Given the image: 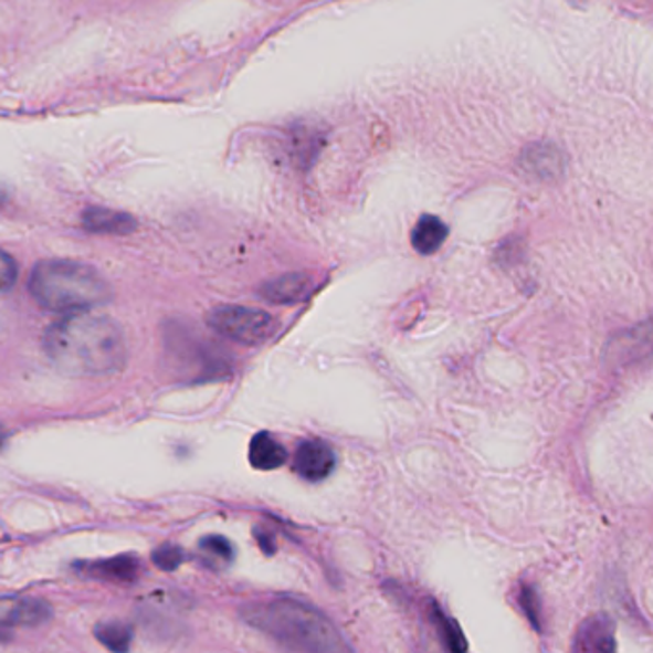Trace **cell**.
<instances>
[{"mask_svg":"<svg viewBox=\"0 0 653 653\" xmlns=\"http://www.w3.org/2000/svg\"><path fill=\"white\" fill-rule=\"evenodd\" d=\"M43 347L52 365L73 376H108L127 362L123 330L108 316H64L44 331Z\"/></svg>","mask_w":653,"mask_h":653,"instance_id":"6da1fadb","label":"cell"},{"mask_svg":"<svg viewBox=\"0 0 653 653\" xmlns=\"http://www.w3.org/2000/svg\"><path fill=\"white\" fill-rule=\"evenodd\" d=\"M200 548L206 552L209 560L229 564L234 558V548H232V545L224 537H217V535L206 537V539L201 540Z\"/></svg>","mask_w":653,"mask_h":653,"instance_id":"9a60e30c","label":"cell"},{"mask_svg":"<svg viewBox=\"0 0 653 653\" xmlns=\"http://www.w3.org/2000/svg\"><path fill=\"white\" fill-rule=\"evenodd\" d=\"M522 608L527 611V618L531 619L533 625H537V602H535V592L533 589H525L524 597H522Z\"/></svg>","mask_w":653,"mask_h":653,"instance_id":"ac0fdd59","label":"cell"},{"mask_svg":"<svg viewBox=\"0 0 653 653\" xmlns=\"http://www.w3.org/2000/svg\"><path fill=\"white\" fill-rule=\"evenodd\" d=\"M96 639L101 640L102 646L108 647L109 652L127 653L133 642V629L119 621H112L96 626Z\"/></svg>","mask_w":653,"mask_h":653,"instance_id":"4fadbf2b","label":"cell"},{"mask_svg":"<svg viewBox=\"0 0 653 653\" xmlns=\"http://www.w3.org/2000/svg\"><path fill=\"white\" fill-rule=\"evenodd\" d=\"M571 653H618L613 621L603 613L584 619L575 631Z\"/></svg>","mask_w":653,"mask_h":653,"instance_id":"5b68a950","label":"cell"},{"mask_svg":"<svg viewBox=\"0 0 653 653\" xmlns=\"http://www.w3.org/2000/svg\"><path fill=\"white\" fill-rule=\"evenodd\" d=\"M286 449L271 435V433H257L250 443V462L255 470H276L286 464Z\"/></svg>","mask_w":653,"mask_h":653,"instance_id":"30bf717a","label":"cell"},{"mask_svg":"<svg viewBox=\"0 0 653 653\" xmlns=\"http://www.w3.org/2000/svg\"><path fill=\"white\" fill-rule=\"evenodd\" d=\"M18 281V265L14 259L0 250V294H7Z\"/></svg>","mask_w":653,"mask_h":653,"instance_id":"e0dca14e","label":"cell"},{"mask_svg":"<svg viewBox=\"0 0 653 653\" xmlns=\"http://www.w3.org/2000/svg\"><path fill=\"white\" fill-rule=\"evenodd\" d=\"M433 618H435V623H438L439 629H441V634L445 636V644L449 653H467V644L466 640H464V634L460 632L459 625L454 623L453 619L445 618V615L441 613V610H435Z\"/></svg>","mask_w":653,"mask_h":653,"instance_id":"5bb4252c","label":"cell"},{"mask_svg":"<svg viewBox=\"0 0 653 653\" xmlns=\"http://www.w3.org/2000/svg\"><path fill=\"white\" fill-rule=\"evenodd\" d=\"M154 564L158 566L159 569H164V571H172V569L179 568L182 560H185V556L180 552V548L177 546H161L158 548L156 552H154Z\"/></svg>","mask_w":653,"mask_h":653,"instance_id":"2e32d148","label":"cell"},{"mask_svg":"<svg viewBox=\"0 0 653 653\" xmlns=\"http://www.w3.org/2000/svg\"><path fill=\"white\" fill-rule=\"evenodd\" d=\"M446 238H449V227L439 217L424 215L412 230L410 242L418 253L431 255L439 252V247L445 244Z\"/></svg>","mask_w":653,"mask_h":653,"instance_id":"9c48e42d","label":"cell"},{"mask_svg":"<svg viewBox=\"0 0 653 653\" xmlns=\"http://www.w3.org/2000/svg\"><path fill=\"white\" fill-rule=\"evenodd\" d=\"M310 281L305 274H286L261 287V295L273 303H294L309 294Z\"/></svg>","mask_w":653,"mask_h":653,"instance_id":"8fae6325","label":"cell"},{"mask_svg":"<svg viewBox=\"0 0 653 653\" xmlns=\"http://www.w3.org/2000/svg\"><path fill=\"white\" fill-rule=\"evenodd\" d=\"M0 441H2V439H0Z\"/></svg>","mask_w":653,"mask_h":653,"instance_id":"ffe728a7","label":"cell"},{"mask_svg":"<svg viewBox=\"0 0 653 653\" xmlns=\"http://www.w3.org/2000/svg\"><path fill=\"white\" fill-rule=\"evenodd\" d=\"M334 466H336V454L331 451V446L320 439L303 441L302 445L297 446L294 470L295 474L302 475L303 480L323 482L331 474Z\"/></svg>","mask_w":653,"mask_h":653,"instance_id":"8992f818","label":"cell"},{"mask_svg":"<svg viewBox=\"0 0 653 653\" xmlns=\"http://www.w3.org/2000/svg\"><path fill=\"white\" fill-rule=\"evenodd\" d=\"M51 619V605L36 598H0V629L43 625Z\"/></svg>","mask_w":653,"mask_h":653,"instance_id":"52a82bcc","label":"cell"},{"mask_svg":"<svg viewBox=\"0 0 653 653\" xmlns=\"http://www.w3.org/2000/svg\"><path fill=\"white\" fill-rule=\"evenodd\" d=\"M88 573L96 579L114 582L135 581L138 575V561L129 556H117L112 560L96 561L88 566Z\"/></svg>","mask_w":653,"mask_h":653,"instance_id":"7c38bea8","label":"cell"},{"mask_svg":"<svg viewBox=\"0 0 653 653\" xmlns=\"http://www.w3.org/2000/svg\"><path fill=\"white\" fill-rule=\"evenodd\" d=\"M247 625L265 632L281 646L297 653H352L344 634L323 611L294 598L250 603L242 611Z\"/></svg>","mask_w":653,"mask_h":653,"instance_id":"7a4b0ae2","label":"cell"},{"mask_svg":"<svg viewBox=\"0 0 653 653\" xmlns=\"http://www.w3.org/2000/svg\"><path fill=\"white\" fill-rule=\"evenodd\" d=\"M2 201H4V194H2V192H0V203H2Z\"/></svg>","mask_w":653,"mask_h":653,"instance_id":"d6986e66","label":"cell"},{"mask_svg":"<svg viewBox=\"0 0 653 653\" xmlns=\"http://www.w3.org/2000/svg\"><path fill=\"white\" fill-rule=\"evenodd\" d=\"M209 326L224 338L238 344L259 345L276 331V320L265 310L223 305L209 313Z\"/></svg>","mask_w":653,"mask_h":653,"instance_id":"277c9868","label":"cell"},{"mask_svg":"<svg viewBox=\"0 0 653 653\" xmlns=\"http://www.w3.org/2000/svg\"><path fill=\"white\" fill-rule=\"evenodd\" d=\"M29 292L41 307L54 313L80 315L112 299V286L94 266L70 259H44L36 263Z\"/></svg>","mask_w":653,"mask_h":653,"instance_id":"3957f363","label":"cell"},{"mask_svg":"<svg viewBox=\"0 0 653 653\" xmlns=\"http://www.w3.org/2000/svg\"><path fill=\"white\" fill-rule=\"evenodd\" d=\"M83 227L98 234H129L137 229V221L122 211L91 208L83 213Z\"/></svg>","mask_w":653,"mask_h":653,"instance_id":"ba28073f","label":"cell"}]
</instances>
